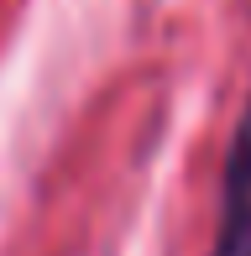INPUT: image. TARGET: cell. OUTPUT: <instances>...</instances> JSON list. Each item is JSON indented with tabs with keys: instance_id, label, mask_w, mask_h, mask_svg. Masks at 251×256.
Masks as SVG:
<instances>
[{
	"instance_id": "1",
	"label": "cell",
	"mask_w": 251,
	"mask_h": 256,
	"mask_svg": "<svg viewBox=\"0 0 251 256\" xmlns=\"http://www.w3.org/2000/svg\"><path fill=\"white\" fill-rule=\"evenodd\" d=\"M210 256H251V94L225 157V194H220V230Z\"/></svg>"
}]
</instances>
